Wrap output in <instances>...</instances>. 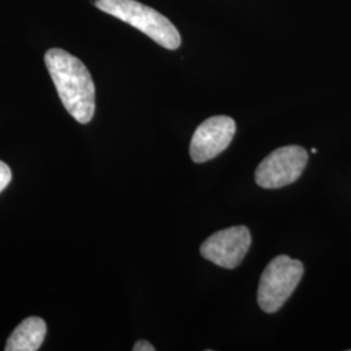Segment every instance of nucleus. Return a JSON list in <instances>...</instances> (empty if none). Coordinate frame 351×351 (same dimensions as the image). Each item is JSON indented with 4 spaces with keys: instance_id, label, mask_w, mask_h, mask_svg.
<instances>
[{
    "instance_id": "nucleus-9",
    "label": "nucleus",
    "mask_w": 351,
    "mask_h": 351,
    "mask_svg": "<svg viewBox=\"0 0 351 351\" xmlns=\"http://www.w3.org/2000/svg\"><path fill=\"white\" fill-rule=\"evenodd\" d=\"M133 350L134 351H155V348L151 345L149 341H145V339H141L137 341L136 345L133 346Z\"/></svg>"
},
{
    "instance_id": "nucleus-10",
    "label": "nucleus",
    "mask_w": 351,
    "mask_h": 351,
    "mask_svg": "<svg viewBox=\"0 0 351 351\" xmlns=\"http://www.w3.org/2000/svg\"><path fill=\"white\" fill-rule=\"evenodd\" d=\"M313 154H317V150H316V149H313Z\"/></svg>"
},
{
    "instance_id": "nucleus-7",
    "label": "nucleus",
    "mask_w": 351,
    "mask_h": 351,
    "mask_svg": "<svg viewBox=\"0 0 351 351\" xmlns=\"http://www.w3.org/2000/svg\"><path fill=\"white\" fill-rule=\"evenodd\" d=\"M47 333L46 322L38 316L26 317L16 326L5 343V351H37Z\"/></svg>"
},
{
    "instance_id": "nucleus-6",
    "label": "nucleus",
    "mask_w": 351,
    "mask_h": 351,
    "mask_svg": "<svg viewBox=\"0 0 351 351\" xmlns=\"http://www.w3.org/2000/svg\"><path fill=\"white\" fill-rule=\"evenodd\" d=\"M236 134V121L229 116L204 120L193 134L190 156L195 163L208 162L228 149Z\"/></svg>"
},
{
    "instance_id": "nucleus-8",
    "label": "nucleus",
    "mask_w": 351,
    "mask_h": 351,
    "mask_svg": "<svg viewBox=\"0 0 351 351\" xmlns=\"http://www.w3.org/2000/svg\"><path fill=\"white\" fill-rule=\"evenodd\" d=\"M12 180V172L10 167L3 162H0V193L10 185Z\"/></svg>"
},
{
    "instance_id": "nucleus-1",
    "label": "nucleus",
    "mask_w": 351,
    "mask_h": 351,
    "mask_svg": "<svg viewBox=\"0 0 351 351\" xmlns=\"http://www.w3.org/2000/svg\"><path fill=\"white\" fill-rule=\"evenodd\" d=\"M45 63L68 113L80 124H88L95 113V86L86 65L62 49H51Z\"/></svg>"
},
{
    "instance_id": "nucleus-3",
    "label": "nucleus",
    "mask_w": 351,
    "mask_h": 351,
    "mask_svg": "<svg viewBox=\"0 0 351 351\" xmlns=\"http://www.w3.org/2000/svg\"><path fill=\"white\" fill-rule=\"evenodd\" d=\"M303 274V263L288 255H278L271 261L262 274L258 288V304L264 313H277L298 287Z\"/></svg>"
},
{
    "instance_id": "nucleus-5",
    "label": "nucleus",
    "mask_w": 351,
    "mask_h": 351,
    "mask_svg": "<svg viewBox=\"0 0 351 351\" xmlns=\"http://www.w3.org/2000/svg\"><path fill=\"white\" fill-rule=\"evenodd\" d=\"M251 246L247 226H230L213 233L201 246V255L211 263L234 269L242 263Z\"/></svg>"
},
{
    "instance_id": "nucleus-2",
    "label": "nucleus",
    "mask_w": 351,
    "mask_h": 351,
    "mask_svg": "<svg viewBox=\"0 0 351 351\" xmlns=\"http://www.w3.org/2000/svg\"><path fill=\"white\" fill-rule=\"evenodd\" d=\"M94 5L134 26L167 50H177L181 46V36L176 26L162 13L137 0H94Z\"/></svg>"
},
{
    "instance_id": "nucleus-4",
    "label": "nucleus",
    "mask_w": 351,
    "mask_h": 351,
    "mask_svg": "<svg viewBox=\"0 0 351 351\" xmlns=\"http://www.w3.org/2000/svg\"><path fill=\"white\" fill-rule=\"evenodd\" d=\"M308 162V154L301 146H284L272 151L258 165L256 184L263 189H280L295 182Z\"/></svg>"
}]
</instances>
